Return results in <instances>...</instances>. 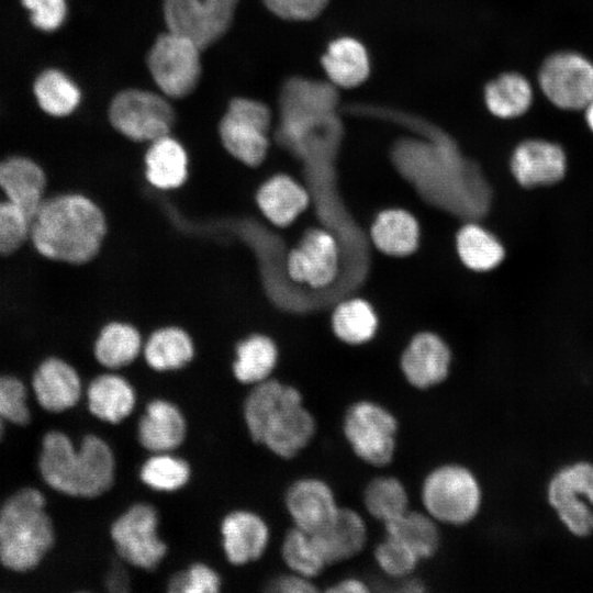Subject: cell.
I'll return each instance as SVG.
<instances>
[{
  "mask_svg": "<svg viewBox=\"0 0 593 593\" xmlns=\"http://www.w3.org/2000/svg\"><path fill=\"white\" fill-rule=\"evenodd\" d=\"M105 235L107 220L97 203L83 194L63 193L43 201L30 238L42 256L82 265L98 255Z\"/></svg>",
  "mask_w": 593,
  "mask_h": 593,
  "instance_id": "obj_1",
  "label": "cell"
},
{
  "mask_svg": "<svg viewBox=\"0 0 593 593\" xmlns=\"http://www.w3.org/2000/svg\"><path fill=\"white\" fill-rule=\"evenodd\" d=\"M243 416L251 439L282 459L302 452L317 429L301 391L272 378L253 385L244 401Z\"/></svg>",
  "mask_w": 593,
  "mask_h": 593,
  "instance_id": "obj_2",
  "label": "cell"
},
{
  "mask_svg": "<svg viewBox=\"0 0 593 593\" xmlns=\"http://www.w3.org/2000/svg\"><path fill=\"white\" fill-rule=\"evenodd\" d=\"M338 104L339 93L329 81L287 79L279 93L278 139L301 153L331 148L342 131Z\"/></svg>",
  "mask_w": 593,
  "mask_h": 593,
  "instance_id": "obj_3",
  "label": "cell"
},
{
  "mask_svg": "<svg viewBox=\"0 0 593 593\" xmlns=\"http://www.w3.org/2000/svg\"><path fill=\"white\" fill-rule=\"evenodd\" d=\"M40 472L54 490L75 497L93 499L108 492L115 480V457L101 437L89 434L76 447L58 430L45 434Z\"/></svg>",
  "mask_w": 593,
  "mask_h": 593,
  "instance_id": "obj_4",
  "label": "cell"
},
{
  "mask_svg": "<svg viewBox=\"0 0 593 593\" xmlns=\"http://www.w3.org/2000/svg\"><path fill=\"white\" fill-rule=\"evenodd\" d=\"M45 497L25 488L10 496L0 508V561L13 571L35 568L55 541L53 522Z\"/></svg>",
  "mask_w": 593,
  "mask_h": 593,
  "instance_id": "obj_5",
  "label": "cell"
},
{
  "mask_svg": "<svg viewBox=\"0 0 593 593\" xmlns=\"http://www.w3.org/2000/svg\"><path fill=\"white\" fill-rule=\"evenodd\" d=\"M423 510L440 525L463 526L479 513L482 489L477 475L458 462L430 469L421 484Z\"/></svg>",
  "mask_w": 593,
  "mask_h": 593,
  "instance_id": "obj_6",
  "label": "cell"
},
{
  "mask_svg": "<svg viewBox=\"0 0 593 593\" xmlns=\"http://www.w3.org/2000/svg\"><path fill=\"white\" fill-rule=\"evenodd\" d=\"M342 430L351 451L362 462L383 468L393 461L399 422L381 403L369 399L351 403L343 416Z\"/></svg>",
  "mask_w": 593,
  "mask_h": 593,
  "instance_id": "obj_7",
  "label": "cell"
},
{
  "mask_svg": "<svg viewBox=\"0 0 593 593\" xmlns=\"http://www.w3.org/2000/svg\"><path fill=\"white\" fill-rule=\"evenodd\" d=\"M270 109L261 101L237 97L220 121L219 135L226 152L248 167L259 166L269 148Z\"/></svg>",
  "mask_w": 593,
  "mask_h": 593,
  "instance_id": "obj_8",
  "label": "cell"
},
{
  "mask_svg": "<svg viewBox=\"0 0 593 593\" xmlns=\"http://www.w3.org/2000/svg\"><path fill=\"white\" fill-rule=\"evenodd\" d=\"M201 51L193 41L171 31L155 40L147 55V67L164 96L184 98L197 88L202 69Z\"/></svg>",
  "mask_w": 593,
  "mask_h": 593,
  "instance_id": "obj_9",
  "label": "cell"
},
{
  "mask_svg": "<svg viewBox=\"0 0 593 593\" xmlns=\"http://www.w3.org/2000/svg\"><path fill=\"white\" fill-rule=\"evenodd\" d=\"M109 121L126 138L150 143L170 134L176 115L166 96L128 88L112 99Z\"/></svg>",
  "mask_w": 593,
  "mask_h": 593,
  "instance_id": "obj_10",
  "label": "cell"
},
{
  "mask_svg": "<svg viewBox=\"0 0 593 593\" xmlns=\"http://www.w3.org/2000/svg\"><path fill=\"white\" fill-rule=\"evenodd\" d=\"M158 512L153 505H131L110 527V536L119 557L132 567L155 570L168 551L158 534Z\"/></svg>",
  "mask_w": 593,
  "mask_h": 593,
  "instance_id": "obj_11",
  "label": "cell"
},
{
  "mask_svg": "<svg viewBox=\"0 0 593 593\" xmlns=\"http://www.w3.org/2000/svg\"><path fill=\"white\" fill-rule=\"evenodd\" d=\"M547 499L566 528L578 537L593 533V463L578 461L550 479Z\"/></svg>",
  "mask_w": 593,
  "mask_h": 593,
  "instance_id": "obj_12",
  "label": "cell"
},
{
  "mask_svg": "<svg viewBox=\"0 0 593 593\" xmlns=\"http://www.w3.org/2000/svg\"><path fill=\"white\" fill-rule=\"evenodd\" d=\"M538 83L555 107L584 109L593 99V63L575 52H557L542 61Z\"/></svg>",
  "mask_w": 593,
  "mask_h": 593,
  "instance_id": "obj_13",
  "label": "cell"
},
{
  "mask_svg": "<svg viewBox=\"0 0 593 593\" xmlns=\"http://www.w3.org/2000/svg\"><path fill=\"white\" fill-rule=\"evenodd\" d=\"M239 0H164L168 31L181 34L202 49L230 29Z\"/></svg>",
  "mask_w": 593,
  "mask_h": 593,
  "instance_id": "obj_14",
  "label": "cell"
},
{
  "mask_svg": "<svg viewBox=\"0 0 593 593\" xmlns=\"http://www.w3.org/2000/svg\"><path fill=\"white\" fill-rule=\"evenodd\" d=\"M284 506L293 526L310 534L324 529L340 508L333 488L317 477L293 481L286 491Z\"/></svg>",
  "mask_w": 593,
  "mask_h": 593,
  "instance_id": "obj_15",
  "label": "cell"
},
{
  "mask_svg": "<svg viewBox=\"0 0 593 593\" xmlns=\"http://www.w3.org/2000/svg\"><path fill=\"white\" fill-rule=\"evenodd\" d=\"M287 272L295 282L324 287L333 282L338 271L336 240L326 231L310 230L287 257Z\"/></svg>",
  "mask_w": 593,
  "mask_h": 593,
  "instance_id": "obj_16",
  "label": "cell"
},
{
  "mask_svg": "<svg viewBox=\"0 0 593 593\" xmlns=\"http://www.w3.org/2000/svg\"><path fill=\"white\" fill-rule=\"evenodd\" d=\"M451 353L436 334H416L403 350L400 368L406 382L417 390H428L449 376Z\"/></svg>",
  "mask_w": 593,
  "mask_h": 593,
  "instance_id": "obj_17",
  "label": "cell"
},
{
  "mask_svg": "<svg viewBox=\"0 0 593 593\" xmlns=\"http://www.w3.org/2000/svg\"><path fill=\"white\" fill-rule=\"evenodd\" d=\"M220 533L225 557L234 566H244L260 559L270 541L267 522L248 510H236L226 514Z\"/></svg>",
  "mask_w": 593,
  "mask_h": 593,
  "instance_id": "obj_18",
  "label": "cell"
},
{
  "mask_svg": "<svg viewBox=\"0 0 593 593\" xmlns=\"http://www.w3.org/2000/svg\"><path fill=\"white\" fill-rule=\"evenodd\" d=\"M567 169L564 150L544 139H527L514 149L511 170L525 188L549 186L560 181Z\"/></svg>",
  "mask_w": 593,
  "mask_h": 593,
  "instance_id": "obj_19",
  "label": "cell"
},
{
  "mask_svg": "<svg viewBox=\"0 0 593 593\" xmlns=\"http://www.w3.org/2000/svg\"><path fill=\"white\" fill-rule=\"evenodd\" d=\"M136 433L138 443L152 454L170 452L184 441L187 421L175 403L154 399L138 419Z\"/></svg>",
  "mask_w": 593,
  "mask_h": 593,
  "instance_id": "obj_20",
  "label": "cell"
},
{
  "mask_svg": "<svg viewBox=\"0 0 593 593\" xmlns=\"http://www.w3.org/2000/svg\"><path fill=\"white\" fill-rule=\"evenodd\" d=\"M30 94L36 109L52 119L71 116L82 102V90L78 82L57 66H46L34 74Z\"/></svg>",
  "mask_w": 593,
  "mask_h": 593,
  "instance_id": "obj_21",
  "label": "cell"
},
{
  "mask_svg": "<svg viewBox=\"0 0 593 593\" xmlns=\"http://www.w3.org/2000/svg\"><path fill=\"white\" fill-rule=\"evenodd\" d=\"M46 175L31 157L10 155L0 160V189L32 220L45 200Z\"/></svg>",
  "mask_w": 593,
  "mask_h": 593,
  "instance_id": "obj_22",
  "label": "cell"
},
{
  "mask_svg": "<svg viewBox=\"0 0 593 593\" xmlns=\"http://www.w3.org/2000/svg\"><path fill=\"white\" fill-rule=\"evenodd\" d=\"M32 385L38 404L53 413L74 407L82 394L81 380L76 369L57 357H49L38 366Z\"/></svg>",
  "mask_w": 593,
  "mask_h": 593,
  "instance_id": "obj_23",
  "label": "cell"
},
{
  "mask_svg": "<svg viewBox=\"0 0 593 593\" xmlns=\"http://www.w3.org/2000/svg\"><path fill=\"white\" fill-rule=\"evenodd\" d=\"M312 535L327 566L357 557L368 542V527L363 516L356 510L344 506H340L324 529Z\"/></svg>",
  "mask_w": 593,
  "mask_h": 593,
  "instance_id": "obj_24",
  "label": "cell"
},
{
  "mask_svg": "<svg viewBox=\"0 0 593 593\" xmlns=\"http://www.w3.org/2000/svg\"><path fill=\"white\" fill-rule=\"evenodd\" d=\"M86 396L89 412L96 418L109 424L124 421L132 414L136 404L133 385L114 372L101 373L91 380Z\"/></svg>",
  "mask_w": 593,
  "mask_h": 593,
  "instance_id": "obj_25",
  "label": "cell"
},
{
  "mask_svg": "<svg viewBox=\"0 0 593 593\" xmlns=\"http://www.w3.org/2000/svg\"><path fill=\"white\" fill-rule=\"evenodd\" d=\"M144 164L145 178L155 189L174 190L187 181L188 154L182 144L170 134L149 143Z\"/></svg>",
  "mask_w": 593,
  "mask_h": 593,
  "instance_id": "obj_26",
  "label": "cell"
},
{
  "mask_svg": "<svg viewBox=\"0 0 593 593\" xmlns=\"http://www.w3.org/2000/svg\"><path fill=\"white\" fill-rule=\"evenodd\" d=\"M321 61L328 81L336 88L358 87L370 74L366 47L358 40L349 36L338 37L331 42Z\"/></svg>",
  "mask_w": 593,
  "mask_h": 593,
  "instance_id": "obj_27",
  "label": "cell"
},
{
  "mask_svg": "<svg viewBox=\"0 0 593 593\" xmlns=\"http://www.w3.org/2000/svg\"><path fill=\"white\" fill-rule=\"evenodd\" d=\"M256 202L267 220L284 227L306 209L309 194L289 176L276 175L260 186L256 193Z\"/></svg>",
  "mask_w": 593,
  "mask_h": 593,
  "instance_id": "obj_28",
  "label": "cell"
},
{
  "mask_svg": "<svg viewBox=\"0 0 593 593\" xmlns=\"http://www.w3.org/2000/svg\"><path fill=\"white\" fill-rule=\"evenodd\" d=\"M146 363L155 371L179 370L193 359L194 344L184 329L164 326L154 331L143 346Z\"/></svg>",
  "mask_w": 593,
  "mask_h": 593,
  "instance_id": "obj_29",
  "label": "cell"
},
{
  "mask_svg": "<svg viewBox=\"0 0 593 593\" xmlns=\"http://www.w3.org/2000/svg\"><path fill=\"white\" fill-rule=\"evenodd\" d=\"M142 336L133 325L114 321L99 332L93 355L97 361L109 370H118L131 365L143 350Z\"/></svg>",
  "mask_w": 593,
  "mask_h": 593,
  "instance_id": "obj_30",
  "label": "cell"
},
{
  "mask_svg": "<svg viewBox=\"0 0 593 593\" xmlns=\"http://www.w3.org/2000/svg\"><path fill=\"white\" fill-rule=\"evenodd\" d=\"M278 362L275 342L262 334H253L235 347L233 374L244 384L255 385L270 378Z\"/></svg>",
  "mask_w": 593,
  "mask_h": 593,
  "instance_id": "obj_31",
  "label": "cell"
},
{
  "mask_svg": "<svg viewBox=\"0 0 593 593\" xmlns=\"http://www.w3.org/2000/svg\"><path fill=\"white\" fill-rule=\"evenodd\" d=\"M418 236V224L414 216L399 209L381 212L371 227L374 245L391 256H406L413 253L417 247Z\"/></svg>",
  "mask_w": 593,
  "mask_h": 593,
  "instance_id": "obj_32",
  "label": "cell"
},
{
  "mask_svg": "<svg viewBox=\"0 0 593 593\" xmlns=\"http://www.w3.org/2000/svg\"><path fill=\"white\" fill-rule=\"evenodd\" d=\"M388 535L405 542L421 560L433 558L440 547V524L424 510L410 508L383 525Z\"/></svg>",
  "mask_w": 593,
  "mask_h": 593,
  "instance_id": "obj_33",
  "label": "cell"
},
{
  "mask_svg": "<svg viewBox=\"0 0 593 593\" xmlns=\"http://www.w3.org/2000/svg\"><path fill=\"white\" fill-rule=\"evenodd\" d=\"M533 88L518 72H504L484 88L488 110L500 119H514L527 112L533 103Z\"/></svg>",
  "mask_w": 593,
  "mask_h": 593,
  "instance_id": "obj_34",
  "label": "cell"
},
{
  "mask_svg": "<svg viewBox=\"0 0 593 593\" xmlns=\"http://www.w3.org/2000/svg\"><path fill=\"white\" fill-rule=\"evenodd\" d=\"M363 507L369 516L382 525L407 512L410 494L401 479L391 474L372 478L362 494Z\"/></svg>",
  "mask_w": 593,
  "mask_h": 593,
  "instance_id": "obj_35",
  "label": "cell"
},
{
  "mask_svg": "<svg viewBox=\"0 0 593 593\" xmlns=\"http://www.w3.org/2000/svg\"><path fill=\"white\" fill-rule=\"evenodd\" d=\"M457 250L462 262L475 271L495 268L504 258L501 243L475 224H468L458 232Z\"/></svg>",
  "mask_w": 593,
  "mask_h": 593,
  "instance_id": "obj_36",
  "label": "cell"
},
{
  "mask_svg": "<svg viewBox=\"0 0 593 593\" xmlns=\"http://www.w3.org/2000/svg\"><path fill=\"white\" fill-rule=\"evenodd\" d=\"M332 325L335 335L340 340L350 345H360L373 337L378 320L368 302L353 299L335 309Z\"/></svg>",
  "mask_w": 593,
  "mask_h": 593,
  "instance_id": "obj_37",
  "label": "cell"
},
{
  "mask_svg": "<svg viewBox=\"0 0 593 593\" xmlns=\"http://www.w3.org/2000/svg\"><path fill=\"white\" fill-rule=\"evenodd\" d=\"M281 558L289 571L313 580L328 567L313 535L294 526L282 539Z\"/></svg>",
  "mask_w": 593,
  "mask_h": 593,
  "instance_id": "obj_38",
  "label": "cell"
},
{
  "mask_svg": "<svg viewBox=\"0 0 593 593\" xmlns=\"http://www.w3.org/2000/svg\"><path fill=\"white\" fill-rule=\"evenodd\" d=\"M191 468L187 460L170 452H154L139 468V479L157 492H175L190 480Z\"/></svg>",
  "mask_w": 593,
  "mask_h": 593,
  "instance_id": "obj_39",
  "label": "cell"
},
{
  "mask_svg": "<svg viewBox=\"0 0 593 593\" xmlns=\"http://www.w3.org/2000/svg\"><path fill=\"white\" fill-rule=\"evenodd\" d=\"M373 558L384 575L400 581L412 577L422 561L405 542L388 534L374 547Z\"/></svg>",
  "mask_w": 593,
  "mask_h": 593,
  "instance_id": "obj_40",
  "label": "cell"
},
{
  "mask_svg": "<svg viewBox=\"0 0 593 593\" xmlns=\"http://www.w3.org/2000/svg\"><path fill=\"white\" fill-rule=\"evenodd\" d=\"M29 26L44 35L60 31L69 16L68 0H18Z\"/></svg>",
  "mask_w": 593,
  "mask_h": 593,
  "instance_id": "obj_41",
  "label": "cell"
},
{
  "mask_svg": "<svg viewBox=\"0 0 593 593\" xmlns=\"http://www.w3.org/2000/svg\"><path fill=\"white\" fill-rule=\"evenodd\" d=\"M32 219L11 201L0 200V255L18 250L30 238Z\"/></svg>",
  "mask_w": 593,
  "mask_h": 593,
  "instance_id": "obj_42",
  "label": "cell"
},
{
  "mask_svg": "<svg viewBox=\"0 0 593 593\" xmlns=\"http://www.w3.org/2000/svg\"><path fill=\"white\" fill-rule=\"evenodd\" d=\"M24 384L12 376L0 377V439L3 435V421L25 425L31 414L26 403Z\"/></svg>",
  "mask_w": 593,
  "mask_h": 593,
  "instance_id": "obj_43",
  "label": "cell"
},
{
  "mask_svg": "<svg viewBox=\"0 0 593 593\" xmlns=\"http://www.w3.org/2000/svg\"><path fill=\"white\" fill-rule=\"evenodd\" d=\"M220 574L210 566L197 562L172 574L167 583L171 593H215L221 590Z\"/></svg>",
  "mask_w": 593,
  "mask_h": 593,
  "instance_id": "obj_44",
  "label": "cell"
},
{
  "mask_svg": "<svg viewBox=\"0 0 593 593\" xmlns=\"http://www.w3.org/2000/svg\"><path fill=\"white\" fill-rule=\"evenodd\" d=\"M266 8L287 21H310L317 18L329 0H262Z\"/></svg>",
  "mask_w": 593,
  "mask_h": 593,
  "instance_id": "obj_45",
  "label": "cell"
},
{
  "mask_svg": "<svg viewBox=\"0 0 593 593\" xmlns=\"http://www.w3.org/2000/svg\"><path fill=\"white\" fill-rule=\"evenodd\" d=\"M267 590L277 593H314L318 588L313 579L289 571L272 579Z\"/></svg>",
  "mask_w": 593,
  "mask_h": 593,
  "instance_id": "obj_46",
  "label": "cell"
},
{
  "mask_svg": "<svg viewBox=\"0 0 593 593\" xmlns=\"http://www.w3.org/2000/svg\"><path fill=\"white\" fill-rule=\"evenodd\" d=\"M327 592L331 593H359V592H369L370 589L368 584L358 578H344L326 588Z\"/></svg>",
  "mask_w": 593,
  "mask_h": 593,
  "instance_id": "obj_47",
  "label": "cell"
},
{
  "mask_svg": "<svg viewBox=\"0 0 593 593\" xmlns=\"http://www.w3.org/2000/svg\"><path fill=\"white\" fill-rule=\"evenodd\" d=\"M105 586L111 592H126L130 586L126 571L122 567L112 568L107 575Z\"/></svg>",
  "mask_w": 593,
  "mask_h": 593,
  "instance_id": "obj_48",
  "label": "cell"
},
{
  "mask_svg": "<svg viewBox=\"0 0 593 593\" xmlns=\"http://www.w3.org/2000/svg\"><path fill=\"white\" fill-rule=\"evenodd\" d=\"M584 110L586 124L593 132V99L585 105Z\"/></svg>",
  "mask_w": 593,
  "mask_h": 593,
  "instance_id": "obj_49",
  "label": "cell"
}]
</instances>
